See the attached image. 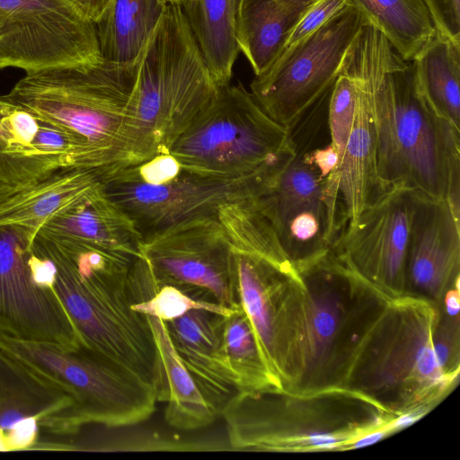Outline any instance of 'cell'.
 <instances>
[{"mask_svg": "<svg viewBox=\"0 0 460 460\" xmlns=\"http://www.w3.org/2000/svg\"><path fill=\"white\" fill-rule=\"evenodd\" d=\"M137 257L36 236L28 263L36 282L49 287L60 300L81 345L119 362L157 389L154 335L147 316L132 309L128 277Z\"/></svg>", "mask_w": 460, "mask_h": 460, "instance_id": "1", "label": "cell"}, {"mask_svg": "<svg viewBox=\"0 0 460 460\" xmlns=\"http://www.w3.org/2000/svg\"><path fill=\"white\" fill-rule=\"evenodd\" d=\"M376 168L389 188L446 199L460 217V131L437 115L418 91L411 62L390 44L373 91Z\"/></svg>", "mask_w": 460, "mask_h": 460, "instance_id": "2", "label": "cell"}, {"mask_svg": "<svg viewBox=\"0 0 460 460\" xmlns=\"http://www.w3.org/2000/svg\"><path fill=\"white\" fill-rule=\"evenodd\" d=\"M398 415L361 393L330 388L236 392L220 416L233 449L318 452L353 449L362 436L390 426Z\"/></svg>", "mask_w": 460, "mask_h": 460, "instance_id": "3", "label": "cell"}, {"mask_svg": "<svg viewBox=\"0 0 460 460\" xmlns=\"http://www.w3.org/2000/svg\"><path fill=\"white\" fill-rule=\"evenodd\" d=\"M138 64L119 65L102 58L41 69L25 74L1 97L77 138L91 169L126 164Z\"/></svg>", "mask_w": 460, "mask_h": 460, "instance_id": "4", "label": "cell"}, {"mask_svg": "<svg viewBox=\"0 0 460 460\" xmlns=\"http://www.w3.org/2000/svg\"><path fill=\"white\" fill-rule=\"evenodd\" d=\"M219 88L181 6L167 4L138 64L127 164L168 153Z\"/></svg>", "mask_w": 460, "mask_h": 460, "instance_id": "5", "label": "cell"}, {"mask_svg": "<svg viewBox=\"0 0 460 460\" xmlns=\"http://www.w3.org/2000/svg\"><path fill=\"white\" fill-rule=\"evenodd\" d=\"M440 304L408 294L394 298L359 351L344 388L397 414L422 417L458 384L440 368L432 332Z\"/></svg>", "mask_w": 460, "mask_h": 460, "instance_id": "6", "label": "cell"}, {"mask_svg": "<svg viewBox=\"0 0 460 460\" xmlns=\"http://www.w3.org/2000/svg\"><path fill=\"white\" fill-rule=\"evenodd\" d=\"M307 293L305 370L293 393L344 388L363 345L394 299L329 249L294 263Z\"/></svg>", "mask_w": 460, "mask_h": 460, "instance_id": "7", "label": "cell"}, {"mask_svg": "<svg viewBox=\"0 0 460 460\" xmlns=\"http://www.w3.org/2000/svg\"><path fill=\"white\" fill-rule=\"evenodd\" d=\"M168 153L199 173L243 178L296 156V148L289 128L271 119L242 84H229Z\"/></svg>", "mask_w": 460, "mask_h": 460, "instance_id": "8", "label": "cell"}, {"mask_svg": "<svg viewBox=\"0 0 460 460\" xmlns=\"http://www.w3.org/2000/svg\"><path fill=\"white\" fill-rule=\"evenodd\" d=\"M106 193L133 222L142 241L182 221L216 215L221 206L257 194L264 171L243 178L194 172L170 153L99 169Z\"/></svg>", "mask_w": 460, "mask_h": 460, "instance_id": "9", "label": "cell"}, {"mask_svg": "<svg viewBox=\"0 0 460 460\" xmlns=\"http://www.w3.org/2000/svg\"><path fill=\"white\" fill-rule=\"evenodd\" d=\"M0 342L72 395L82 425L130 426L148 419L155 409L154 385L83 345L65 348L7 338Z\"/></svg>", "mask_w": 460, "mask_h": 460, "instance_id": "10", "label": "cell"}, {"mask_svg": "<svg viewBox=\"0 0 460 460\" xmlns=\"http://www.w3.org/2000/svg\"><path fill=\"white\" fill-rule=\"evenodd\" d=\"M239 304L282 391L295 392L306 365L308 300L297 271L233 250Z\"/></svg>", "mask_w": 460, "mask_h": 460, "instance_id": "11", "label": "cell"}, {"mask_svg": "<svg viewBox=\"0 0 460 460\" xmlns=\"http://www.w3.org/2000/svg\"><path fill=\"white\" fill-rule=\"evenodd\" d=\"M366 16L349 5L318 30L285 49L270 67L255 75L251 93L275 121L291 129L329 94Z\"/></svg>", "mask_w": 460, "mask_h": 460, "instance_id": "12", "label": "cell"}, {"mask_svg": "<svg viewBox=\"0 0 460 460\" xmlns=\"http://www.w3.org/2000/svg\"><path fill=\"white\" fill-rule=\"evenodd\" d=\"M140 254L154 284L181 288L198 300L239 304L232 246L217 214L196 217L144 239Z\"/></svg>", "mask_w": 460, "mask_h": 460, "instance_id": "13", "label": "cell"}, {"mask_svg": "<svg viewBox=\"0 0 460 460\" xmlns=\"http://www.w3.org/2000/svg\"><path fill=\"white\" fill-rule=\"evenodd\" d=\"M102 60L95 23L64 0H0V69Z\"/></svg>", "mask_w": 460, "mask_h": 460, "instance_id": "14", "label": "cell"}, {"mask_svg": "<svg viewBox=\"0 0 460 460\" xmlns=\"http://www.w3.org/2000/svg\"><path fill=\"white\" fill-rule=\"evenodd\" d=\"M414 190L393 187L343 229L335 254L392 298L410 294L407 251Z\"/></svg>", "mask_w": 460, "mask_h": 460, "instance_id": "15", "label": "cell"}, {"mask_svg": "<svg viewBox=\"0 0 460 460\" xmlns=\"http://www.w3.org/2000/svg\"><path fill=\"white\" fill-rule=\"evenodd\" d=\"M389 44L385 36L368 23L361 30L346 59L357 80V95L353 124L338 171L345 226L390 190L377 173L373 112L375 81Z\"/></svg>", "mask_w": 460, "mask_h": 460, "instance_id": "16", "label": "cell"}, {"mask_svg": "<svg viewBox=\"0 0 460 460\" xmlns=\"http://www.w3.org/2000/svg\"><path fill=\"white\" fill-rule=\"evenodd\" d=\"M29 251L18 231L0 227V338L78 347L80 340L60 300L34 279Z\"/></svg>", "mask_w": 460, "mask_h": 460, "instance_id": "17", "label": "cell"}, {"mask_svg": "<svg viewBox=\"0 0 460 460\" xmlns=\"http://www.w3.org/2000/svg\"><path fill=\"white\" fill-rule=\"evenodd\" d=\"M414 191L406 261L408 291L441 304L447 290L459 288L460 217L447 200Z\"/></svg>", "mask_w": 460, "mask_h": 460, "instance_id": "18", "label": "cell"}, {"mask_svg": "<svg viewBox=\"0 0 460 460\" xmlns=\"http://www.w3.org/2000/svg\"><path fill=\"white\" fill-rule=\"evenodd\" d=\"M75 408L64 387L0 342V451L32 450L40 424Z\"/></svg>", "mask_w": 460, "mask_h": 460, "instance_id": "19", "label": "cell"}, {"mask_svg": "<svg viewBox=\"0 0 460 460\" xmlns=\"http://www.w3.org/2000/svg\"><path fill=\"white\" fill-rule=\"evenodd\" d=\"M223 315L190 310L165 322L172 345L217 416L237 392L222 349Z\"/></svg>", "mask_w": 460, "mask_h": 460, "instance_id": "20", "label": "cell"}, {"mask_svg": "<svg viewBox=\"0 0 460 460\" xmlns=\"http://www.w3.org/2000/svg\"><path fill=\"white\" fill-rule=\"evenodd\" d=\"M102 187L97 169L68 167L56 170L19 185L0 204V227L18 231L31 249L47 221Z\"/></svg>", "mask_w": 460, "mask_h": 460, "instance_id": "21", "label": "cell"}, {"mask_svg": "<svg viewBox=\"0 0 460 460\" xmlns=\"http://www.w3.org/2000/svg\"><path fill=\"white\" fill-rule=\"evenodd\" d=\"M38 237L49 242L76 243L140 254L142 238L128 215L106 193L98 190L47 221Z\"/></svg>", "mask_w": 460, "mask_h": 460, "instance_id": "22", "label": "cell"}, {"mask_svg": "<svg viewBox=\"0 0 460 460\" xmlns=\"http://www.w3.org/2000/svg\"><path fill=\"white\" fill-rule=\"evenodd\" d=\"M147 320L158 358L156 399L166 402L165 421L172 428L185 430L210 425L217 416L176 352L165 322L154 316H147Z\"/></svg>", "mask_w": 460, "mask_h": 460, "instance_id": "23", "label": "cell"}, {"mask_svg": "<svg viewBox=\"0 0 460 460\" xmlns=\"http://www.w3.org/2000/svg\"><path fill=\"white\" fill-rule=\"evenodd\" d=\"M167 4L165 0H110L95 22L102 58L119 65L139 63Z\"/></svg>", "mask_w": 460, "mask_h": 460, "instance_id": "24", "label": "cell"}, {"mask_svg": "<svg viewBox=\"0 0 460 460\" xmlns=\"http://www.w3.org/2000/svg\"><path fill=\"white\" fill-rule=\"evenodd\" d=\"M242 0H183L180 4L218 87L230 84L240 52L236 31Z\"/></svg>", "mask_w": 460, "mask_h": 460, "instance_id": "25", "label": "cell"}, {"mask_svg": "<svg viewBox=\"0 0 460 460\" xmlns=\"http://www.w3.org/2000/svg\"><path fill=\"white\" fill-rule=\"evenodd\" d=\"M411 62L422 98L437 115L460 131V42L436 33Z\"/></svg>", "mask_w": 460, "mask_h": 460, "instance_id": "26", "label": "cell"}, {"mask_svg": "<svg viewBox=\"0 0 460 460\" xmlns=\"http://www.w3.org/2000/svg\"><path fill=\"white\" fill-rule=\"evenodd\" d=\"M350 1L404 61L414 60L437 33L423 0Z\"/></svg>", "mask_w": 460, "mask_h": 460, "instance_id": "27", "label": "cell"}, {"mask_svg": "<svg viewBox=\"0 0 460 460\" xmlns=\"http://www.w3.org/2000/svg\"><path fill=\"white\" fill-rule=\"evenodd\" d=\"M217 217L233 250L265 260L283 270L297 271L255 195L224 204Z\"/></svg>", "mask_w": 460, "mask_h": 460, "instance_id": "28", "label": "cell"}, {"mask_svg": "<svg viewBox=\"0 0 460 460\" xmlns=\"http://www.w3.org/2000/svg\"><path fill=\"white\" fill-rule=\"evenodd\" d=\"M299 18L267 4L242 0L236 38L255 75L267 71L286 48Z\"/></svg>", "mask_w": 460, "mask_h": 460, "instance_id": "29", "label": "cell"}, {"mask_svg": "<svg viewBox=\"0 0 460 460\" xmlns=\"http://www.w3.org/2000/svg\"><path fill=\"white\" fill-rule=\"evenodd\" d=\"M222 349L237 392H271L281 388L268 368L251 323L237 305L223 316Z\"/></svg>", "mask_w": 460, "mask_h": 460, "instance_id": "30", "label": "cell"}, {"mask_svg": "<svg viewBox=\"0 0 460 460\" xmlns=\"http://www.w3.org/2000/svg\"><path fill=\"white\" fill-rule=\"evenodd\" d=\"M356 95L357 80L345 62L341 73L331 90L328 104L330 143L338 152L340 164L353 124Z\"/></svg>", "mask_w": 460, "mask_h": 460, "instance_id": "31", "label": "cell"}, {"mask_svg": "<svg viewBox=\"0 0 460 460\" xmlns=\"http://www.w3.org/2000/svg\"><path fill=\"white\" fill-rule=\"evenodd\" d=\"M235 307L230 308L217 303L195 299L172 285H163L148 299L132 305L134 311L157 317L164 322L179 318L194 309H202L226 316Z\"/></svg>", "mask_w": 460, "mask_h": 460, "instance_id": "32", "label": "cell"}, {"mask_svg": "<svg viewBox=\"0 0 460 460\" xmlns=\"http://www.w3.org/2000/svg\"><path fill=\"white\" fill-rule=\"evenodd\" d=\"M432 347L442 371L459 379L460 317L447 315L440 304L439 314L432 332Z\"/></svg>", "mask_w": 460, "mask_h": 460, "instance_id": "33", "label": "cell"}, {"mask_svg": "<svg viewBox=\"0 0 460 460\" xmlns=\"http://www.w3.org/2000/svg\"><path fill=\"white\" fill-rule=\"evenodd\" d=\"M349 5H352L350 0L315 1L292 30L285 49L307 37Z\"/></svg>", "mask_w": 460, "mask_h": 460, "instance_id": "34", "label": "cell"}, {"mask_svg": "<svg viewBox=\"0 0 460 460\" xmlns=\"http://www.w3.org/2000/svg\"><path fill=\"white\" fill-rule=\"evenodd\" d=\"M436 32L460 42V0H423Z\"/></svg>", "mask_w": 460, "mask_h": 460, "instance_id": "35", "label": "cell"}, {"mask_svg": "<svg viewBox=\"0 0 460 460\" xmlns=\"http://www.w3.org/2000/svg\"><path fill=\"white\" fill-rule=\"evenodd\" d=\"M0 181L13 184L28 183L26 173L18 161L11 133L9 132L0 106Z\"/></svg>", "mask_w": 460, "mask_h": 460, "instance_id": "36", "label": "cell"}, {"mask_svg": "<svg viewBox=\"0 0 460 460\" xmlns=\"http://www.w3.org/2000/svg\"><path fill=\"white\" fill-rule=\"evenodd\" d=\"M305 163L314 168L322 179L338 183L340 157L331 143L323 147L296 152Z\"/></svg>", "mask_w": 460, "mask_h": 460, "instance_id": "37", "label": "cell"}, {"mask_svg": "<svg viewBox=\"0 0 460 460\" xmlns=\"http://www.w3.org/2000/svg\"><path fill=\"white\" fill-rule=\"evenodd\" d=\"M265 4L275 9L301 18L305 11L317 0H244Z\"/></svg>", "mask_w": 460, "mask_h": 460, "instance_id": "38", "label": "cell"}, {"mask_svg": "<svg viewBox=\"0 0 460 460\" xmlns=\"http://www.w3.org/2000/svg\"><path fill=\"white\" fill-rule=\"evenodd\" d=\"M80 10L94 23L101 17L110 0H64Z\"/></svg>", "mask_w": 460, "mask_h": 460, "instance_id": "39", "label": "cell"}, {"mask_svg": "<svg viewBox=\"0 0 460 460\" xmlns=\"http://www.w3.org/2000/svg\"><path fill=\"white\" fill-rule=\"evenodd\" d=\"M441 306L443 311L450 316H458L460 311L459 288L447 290L443 297Z\"/></svg>", "mask_w": 460, "mask_h": 460, "instance_id": "40", "label": "cell"}, {"mask_svg": "<svg viewBox=\"0 0 460 460\" xmlns=\"http://www.w3.org/2000/svg\"><path fill=\"white\" fill-rule=\"evenodd\" d=\"M19 185H13L0 181V204L9 198L18 188Z\"/></svg>", "mask_w": 460, "mask_h": 460, "instance_id": "41", "label": "cell"}, {"mask_svg": "<svg viewBox=\"0 0 460 460\" xmlns=\"http://www.w3.org/2000/svg\"><path fill=\"white\" fill-rule=\"evenodd\" d=\"M168 4H181L183 0H165Z\"/></svg>", "mask_w": 460, "mask_h": 460, "instance_id": "42", "label": "cell"}]
</instances>
